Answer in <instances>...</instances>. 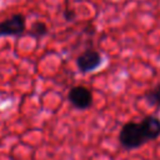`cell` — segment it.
Here are the masks:
<instances>
[{
  "label": "cell",
  "instance_id": "6da1fadb",
  "mask_svg": "<svg viewBox=\"0 0 160 160\" xmlns=\"http://www.w3.org/2000/svg\"><path fill=\"white\" fill-rule=\"evenodd\" d=\"M119 140H120V144L125 149H129V150L140 148L141 145L148 142V140L142 132V129L140 126V122L138 124L134 121L126 122L121 128L120 134H119Z\"/></svg>",
  "mask_w": 160,
  "mask_h": 160
},
{
  "label": "cell",
  "instance_id": "7a4b0ae2",
  "mask_svg": "<svg viewBox=\"0 0 160 160\" xmlns=\"http://www.w3.org/2000/svg\"><path fill=\"white\" fill-rule=\"evenodd\" d=\"M26 30V19L22 14H12L0 22V38L20 36Z\"/></svg>",
  "mask_w": 160,
  "mask_h": 160
},
{
  "label": "cell",
  "instance_id": "3957f363",
  "mask_svg": "<svg viewBox=\"0 0 160 160\" xmlns=\"http://www.w3.org/2000/svg\"><path fill=\"white\" fill-rule=\"evenodd\" d=\"M102 64V56L95 49H88L76 58V66L81 72H91Z\"/></svg>",
  "mask_w": 160,
  "mask_h": 160
},
{
  "label": "cell",
  "instance_id": "277c9868",
  "mask_svg": "<svg viewBox=\"0 0 160 160\" xmlns=\"http://www.w3.org/2000/svg\"><path fill=\"white\" fill-rule=\"evenodd\" d=\"M68 99L70 101V104L79 109V110H86L92 105V94L91 91L81 85L74 86L69 90L68 94Z\"/></svg>",
  "mask_w": 160,
  "mask_h": 160
},
{
  "label": "cell",
  "instance_id": "5b68a950",
  "mask_svg": "<svg viewBox=\"0 0 160 160\" xmlns=\"http://www.w3.org/2000/svg\"><path fill=\"white\" fill-rule=\"evenodd\" d=\"M140 126L142 129V132L148 141L155 140L156 138H159L160 135V119L155 115H149L145 116L141 122Z\"/></svg>",
  "mask_w": 160,
  "mask_h": 160
},
{
  "label": "cell",
  "instance_id": "8992f818",
  "mask_svg": "<svg viewBox=\"0 0 160 160\" xmlns=\"http://www.w3.org/2000/svg\"><path fill=\"white\" fill-rule=\"evenodd\" d=\"M144 100L155 109H160V84L155 85L144 94Z\"/></svg>",
  "mask_w": 160,
  "mask_h": 160
},
{
  "label": "cell",
  "instance_id": "52a82bcc",
  "mask_svg": "<svg viewBox=\"0 0 160 160\" xmlns=\"http://www.w3.org/2000/svg\"><path fill=\"white\" fill-rule=\"evenodd\" d=\"M28 34H29L31 38L41 39L42 36H45V35L48 34V25H46L44 21H35V22L30 26Z\"/></svg>",
  "mask_w": 160,
  "mask_h": 160
},
{
  "label": "cell",
  "instance_id": "ba28073f",
  "mask_svg": "<svg viewBox=\"0 0 160 160\" xmlns=\"http://www.w3.org/2000/svg\"><path fill=\"white\" fill-rule=\"evenodd\" d=\"M75 16H76L75 12H74L72 10H70V9H66V10L64 11V18H65L66 21H74Z\"/></svg>",
  "mask_w": 160,
  "mask_h": 160
}]
</instances>
